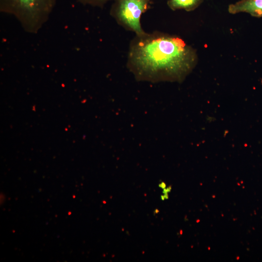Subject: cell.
I'll return each instance as SVG.
<instances>
[{
    "label": "cell",
    "mask_w": 262,
    "mask_h": 262,
    "mask_svg": "<svg viewBox=\"0 0 262 262\" xmlns=\"http://www.w3.org/2000/svg\"><path fill=\"white\" fill-rule=\"evenodd\" d=\"M194 49L180 38L155 31L131 40L127 66L138 81H181L195 66Z\"/></svg>",
    "instance_id": "6da1fadb"
},
{
    "label": "cell",
    "mask_w": 262,
    "mask_h": 262,
    "mask_svg": "<svg viewBox=\"0 0 262 262\" xmlns=\"http://www.w3.org/2000/svg\"><path fill=\"white\" fill-rule=\"evenodd\" d=\"M56 0H0L1 12L14 16L24 28L36 32L47 21Z\"/></svg>",
    "instance_id": "7a4b0ae2"
},
{
    "label": "cell",
    "mask_w": 262,
    "mask_h": 262,
    "mask_svg": "<svg viewBox=\"0 0 262 262\" xmlns=\"http://www.w3.org/2000/svg\"><path fill=\"white\" fill-rule=\"evenodd\" d=\"M110 14L127 30L141 35L146 32L140 23L142 15L149 9L152 0H113Z\"/></svg>",
    "instance_id": "3957f363"
},
{
    "label": "cell",
    "mask_w": 262,
    "mask_h": 262,
    "mask_svg": "<svg viewBox=\"0 0 262 262\" xmlns=\"http://www.w3.org/2000/svg\"><path fill=\"white\" fill-rule=\"evenodd\" d=\"M228 11L232 14L245 13L253 16L262 17V0H240L230 4Z\"/></svg>",
    "instance_id": "277c9868"
},
{
    "label": "cell",
    "mask_w": 262,
    "mask_h": 262,
    "mask_svg": "<svg viewBox=\"0 0 262 262\" xmlns=\"http://www.w3.org/2000/svg\"><path fill=\"white\" fill-rule=\"evenodd\" d=\"M203 0H168L167 5L172 10L191 11L197 8Z\"/></svg>",
    "instance_id": "5b68a950"
},
{
    "label": "cell",
    "mask_w": 262,
    "mask_h": 262,
    "mask_svg": "<svg viewBox=\"0 0 262 262\" xmlns=\"http://www.w3.org/2000/svg\"><path fill=\"white\" fill-rule=\"evenodd\" d=\"M80 2L93 6L102 7L107 2L113 0H78Z\"/></svg>",
    "instance_id": "8992f818"
},
{
    "label": "cell",
    "mask_w": 262,
    "mask_h": 262,
    "mask_svg": "<svg viewBox=\"0 0 262 262\" xmlns=\"http://www.w3.org/2000/svg\"><path fill=\"white\" fill-rule=\"evenodd\" d=\"M159 187L162 188V189H164L166 187V185L164 182H162L161 184H159Z\"/></svg>",
    "instance_id": "52a82bcc"
}]
</instances>
